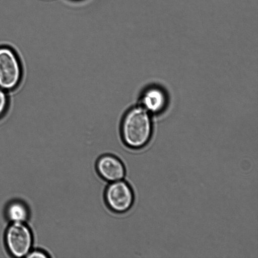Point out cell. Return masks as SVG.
<instances>
[{"label":"cell","instance_id":"obj_6","mask_svg":"<svg viewBox=\"0 0 258 258\" xmlns=\"http://www.w3.org/2000/svg\"><path fill=\"white\" fill-rule=\"evenodd\" d=\"M165 97L163 93L157 89L146 91L141 98V105L148 112H157L164 106Z\"/></svg>","mask_w":258,"mask_h":258},{"label":"cell","instance_id":"obj_9","mask_svg":"<svg viewBox=\"0 0 258 258\" xmlns=\"http://www.w3.org/2000/svg\"><path fill=\"white\" fill-rule=\"evenodd\" d=\"M28 258H48L51 256L46 251L39 250H31L26 256Z\"/></svg>","mask_w":258,"mask_h":258},{"label":"cell","instance_id":"obj_7","mask_svg":"<svg viewBox=\"0 0 258 258\" xmlns=\"http://www.w3.org/2000/svg\"><path fill=\"white\" fill-rule=\"evenodd\" d=\"M6 215L11 223H25L29 217V212L24 204L21 202L15 201L7 206Z\"/></svg>","mask_w":258,"mask_h":258},{"label":"cell","instance_id":"obj_5","mask_svg":"<svg viewBox=\"0 0 258 258\" xmlns=\"http://www.w3.org/2000/svg\"><path fill=\"white\" fill-rule=\"evenodd\" d=\"M98 175L108 183L123 179L126 168L122 160L111 154H104L99 156L95 164Z\"/></svg>","mask_w":258,"mask_h":258},{"label":"cell","instance_id":"obj_8","mask_svg":"<svg viewBox=\"0 0 258 258\" xmlns=\"http://www.w3.org/2000/svg\"><path fill=\"white\" fill-rule=\"evenodd\" d=\"M8 92L0 88V119L6 114L10 105Z\"/></svg>","mask_w":258,"mask_h":258},{"label":"cell","instance_id":"obj_4","mask_svg":"<svg viewBox=\"0 0 258 258\" xmlns=\"http://www.w3.org/2000/svg\"><path fill=\"white\" fill-rule=\"evenodd\" d=\"M33 241L32 233L25 223H11L6 231V244L14 257H26L31 250Z\"/></svg>","mask_w":258,"mask_h":258},{"label":"cell","instance_id":"obj_2","mask_svg":"<svg viewBox=\"0 0 258 258\" xmlns=\"http://www.w3.org/2000/svg\"><path fill=\"white\" fill-rule=\"evenodd\" d=\"M23 77L22 63L16 52L7 45L0 46V88L14 91Z\"/></svg>","mask_w":258,"mask_h":258},{"label":"cell","instance_id":"obj_1","mask_svg":"<svg viewBox=\"0 0 258 258\" xmlns=\"http://www.w3.org/2000/svg\"><path fill=\"white\" fill-rule=\"evenodd\" d=\"M152 132V121L149 112L141 105L129 108L120 124L122 142L127 148L137 150L149 142Z\"/></svg>","mask_w":258,"mask_h":258},{"label":"cell","instance_id":"obj_3","mask_svg":"<svg viewBox=\"0 0 258 258\" xmlns=\"http://www.w3.org/2000/svg\"><path fill=\"white\" fill-rule=\"evenodd\" d=\"M135 199L133 187L123 179L108 183L104 190V202L106 207L115 214L128 211L134 205Z\"/></svg>","mask_w":258,"mask_h":258}]
</instances>
